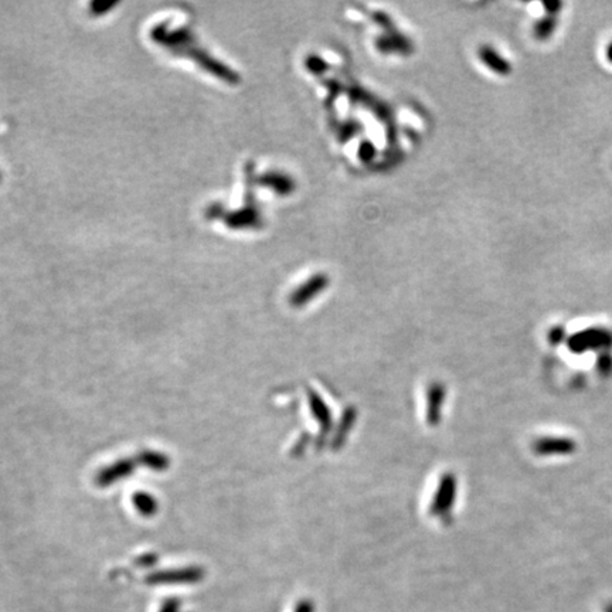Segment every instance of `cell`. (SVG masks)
I'll use <instances>...</instances> for the list:
<instances>
[{
    "instance_id": "6da1fadb",
    "label": "cell",
    "mask_w": 612,
    "mask_h": 612,
    "mask_svg": "<svg viewBox=\"0 0 612 612\" xmlns=\"http://www.w3.org/2000/svg\"><path fill=\"white\" fill-rule=\"evenodd\" d=\"M612 343V333L605 331V329H599V328H592V329H587L581 333L574 335L570 339V346L574 350H584V349H604L605 346H609Z\"/></svg>"
},
{
    "instance_id": "7a4b0ae2",
    "label": "cell",
    "mask_w": 612,
    "mask_h": 612,
    "mask_svg": "<svg viewBox=\"0 0 612 612\" xmlns=\"http://www.w3.org/2000/svg\"><path fill=\"white\" fill-rule=\"evenodd\" d=\"M577 445L573 439L564 437H543L536 441L534 451L539 455H570L576 451Z\"/></svg>"
},
{
    "instance_id": "3957f363",
    "label": "cell",
    "mask_w": 612,
    "mask_h": 612,
    "mask_svg": "<svg viewBox=\"0 0 612 612\" xmlns=\"http://www.w3.org/2000/svg\"><path fill=\"white\" fill-rule=\"evenodd\" d=\"M328 285V278L324 274L315 275L312 277L308 282H305L303 285H300L291 296V303L292 305H302L305 302L311 300L317 293H319L321 291H324Z\"/></svg>"
},
{
    "instance_id": "277c9868",
    "label": "cell",
    "mask_w": 612,
    "mask_h": 612,
    "mask_svg": "<svg viewBox=\"0 0 612 612\" xmlns=\"http://www.w3.org/2000/svg\"><path fill=\"white\" fill-rule=\"evenodd\" d=\"M481 61L493 72L499 75H509L512 72V65L506 61L495 48L489 46H484L479 50Z\"/></svg>"
},
{
    "instance_id": "5b68a950",
    "label": "cell",
    "mask_w": 612,
    "mask_h": 612,
    "mask_svg": "<svg viewBox=\"0 0 612 612\" xmlns=\"http://www.w3.org/2000/svg\"><path fill=\"white\" fill-rule=\"evenodd\" d=\"M260 183L275 190L278 194H289L295 187L293 182L282 173H267Z\"/></svg>"
},
{
    "instance_id": "8992f818",
    "label": "cell",
    "mask_w": 612,
    "mask_h": 612,
    "mask_svg": "<svg viewBox=\"0 0 612 612\" xmlns=\"http://www.w3.org/2000/svg\"><path fill=\"white\" fill-rule=\"evenodd\" d=\"M557 26H559L557 16L547 15V16L542 18L540 20L536 22V25L533 27V34L539 41H546L554 34Z\"/></svg>"
},
{
    "instance_id": "52a82bcc",
    "label": "cell",
    "mask_w": 612,
    "mask_h": 612,
    "mask_svg": "<svg viewBox=\"0 0 612 612\" xmlns=\"http://www.w3.org/2000/svg\"><path fill=\"white\" fill-rule=\"evenodd\" d=\"M543 8L546 9L549 16H557L561 12V9H563V4L557 2V0H554V2H545Z\"/></svg>"
},
{
    "instance_id": "ba28073f",
    "label": "cell",
    "mask_w": 612,
    "mask_h": 612,
    "mask_svg": "<svg viewBox=\"0 0 612 612\" xmlns=\"http://www.w3.org/2000/svg\"><path fill=\"white\" fill-rule=\"evenodd\" d=\"M563 338H564V329L563 328H554L552 332H550V342L554 345H559L561 340H563Z\"/></svg>"
},
{
    "instance_id": "9c48e42d",
    "label": "cell",
    "mask_w": 612,
    "mask_h": 612,
    "mask_svg": "<svg viewBox=\"0 0 612 612\" xmlns=\"http://www.w3.org/2000/svg\"><path fill=\"white\" fill-rule=\"evenodd\" d=\"M606 60L612 64V41L606 47Z\"/></svg>"
},
{
    "instance_id": "30bf717a",
    "label": "cell",
    "mask_w": 612,
    "mask_h": 612,
    "mask_svg": "<svg viewBox=\"0 0 612 612\" xmlns=\"http://www.w3.org/2000/svg\"><path fill=\"white\" fill-rule=\"evenodd\" d=\"M605 612H612V604H611V605H608V606H606V609H605Z\"/></svg>"
}]
</instances>
